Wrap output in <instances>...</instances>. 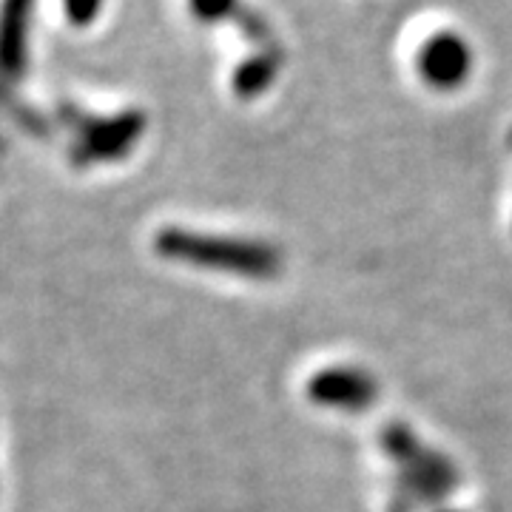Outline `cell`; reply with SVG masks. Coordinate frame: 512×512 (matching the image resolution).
Returning a JSON list of instances; mask_svg holds the SVG:
<instances>
[{
	"instance_id": "8992f818",
	"label": "cell",
	"mask_w": 512,
	"mask_h": 512,
	"mask_svg": "<svg viewBox=\"0 0 512 512\" xmlns=\"http://www.w3.org/2000/svg\"><path fill=\"white\" fill-rule=\"evenodd\" d=\"M35 0H0V86H15L29 66Z\"/></svg>"
},
{
	"instance_id": "277c9868",
	"label": "cell",
	"mask_w": 512,
	"mask_h": 512,
	"mask_svg": "<svg viewBox=\"0 0 512 512\" xmlns=\"http://www.w3.org/2000/svg\"><path fill=\"white\" fill-rule=\"evenodd\" d=\"M308 399L328 410L342 413H362L370 410L379 399V382L359 367L333 365L316 370L308 379Z\"/></svg>"
},
{
	"instance_id": "52a82bcc",
	"label": "cell",
	"mask_w": 512,
	"mask_h": 512,
	"mask_svg": "<svg viewBox=\"0 0 512 512\" xmlns=\"http://www.w3.org/2000/svg\"><path fill=\"white\" fill-rule=\"evenodd\" d=\"M279 74V57L276 55H256L245 60L234 74V92L239 97H259L262 92L271 89V83Z\"/></svg>"
},
{
	"instance_id": "3957f363",
	"label": "cell",
	"mask_w": 512,
	"mask_h": 512,
	"mask_svg": "<svg viewBox=\"0 0 512 512\" xmlns=\"http://www.w3.org/2000/svg\"><path fill=\"white\" fill-rule=\"evenodd\" d=\"M146 134L143 111H120L111 117H92L80 126L74 160L80 165L117 163L128 157Z\"/></svg>"
},
{
	"instance_id": "30bf717a",
	"label": "cell",
	"mask_w": 512,
	"mask_h": 512,
	"mask_svg": "<svg viewBox=\"0 0 512 512\" xmlns=\"http://www.w3.org/2000/svg\"><path fill=\"white\" fill-rule=\"evenodd\" d=\"M441 512H458V510H441Z\"/></svg>"
},
{
	"instance_id": "7a4b0ae2",
	"label": "cell",
	"mask_w": 512,
	"mask_h": 512,
	"mask_svg": "<svg viewBox=\"0 0 512 512\" xmlns=\"http://www.w3.org/2000/svg\"><path fill=\"white\" fill-rule=\"evenodd\" d=\"M382 447L396 461L407 493L419 501H441L456 490V464L439 450H430L424 441L399 421L387 424L382 433Z\"/></svg>"
},
{
	"instance_id": "9c48e42d",
	"label": "cell",
	"mask_w": 512,
	"mask_h": 512,
	"mask_svg": "<svg viewBox=\"0 0 512 512\" xmlns=\"http://www.w3.org/2000/svg\"><path fill=\"white\" fill-rule=\"evenodd\" d=\"M106 0H60L63 18L72 23L74 29H89L97 23L100 12H103Z\"/></svg>"
},
{
	"instance_id": "6da1fadb",
	"label": "cell",
	"mask_w": 512,
	"mask_h": 512,
	"mask_svg": "<svg viewBox=\"0 0 512 512\" xmlns=\"http://www.w3.org/2000/svg\"><path fill=\"white\" fill-rule=\"evenodd\" d=\"M154 251L177 265L239 276V279L268 282L282 274L279 248L259 239L220 237V234H202V231L171 225L154 237Z\"/></svg>"
},
{
	"instance_id": "ba28073f",
	"label": "cell",
	"mask_w": 512,
	"mask_h": 512,
	"mask_svg": "<svg viewBox=\"0 0 512 512\" xmlns=\"http://www.w3.org/2000/svg\"><path fill=\"white\" fill-rule=\"evenodd\" d=\"M188 6H191V15L202 23H220L228 18L256 20L254 15H248L242 9L239 0H188Z\"/></svg>"
},
{
	"instance_id": "5b68a950",
	"label": "cell",
	"mask_w": 512,
	"mask_h": 512,
	"mask_svg": "<svg viewBox=\"0 0 512 512\" xmlns=\"http://www.w3.org/2000/svg\"><path fill=\"white\" fill-rule=\"evenodd\" d=\"M416 66H419L421 80L430 89L456 92L473 74L476 60H473V49L464 37L456 35V32H439V35L424 40Z\"/></svg>"
}]
</instances>
